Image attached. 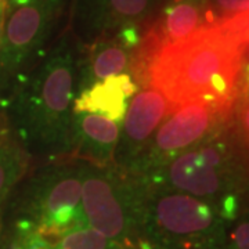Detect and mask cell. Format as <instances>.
Segmentation results:
<instances>
[{
    "label": "cell",
    "mask_w": 249,
    "mask_h": 249,
    "mask_svg": "<svg viewBox=\"0 0 249 249\" xmlns=\"http://www.w3.org/2000/svg\"><path fill=\"white\" fill-rule=\"evenodd\" d=\"M79 54L72 34H64L35 70L19 79L9 101L10 126L31 155L58 162L70 147Z\"/></svg>",
    "instance_id": "obj_1"
},
{
    "label": "cell",
    "mask_w": 249,
    "mask_h": 249,
    "mask_svg": "<svg viewBox=\"0 0 249 249\" xmlns=\"http://www.w3.org/2000/svg\"><path fill=\"white\" fill-rule=\"evenodd\" d=\"M245 47L217 22L184 40L158 50L148 86L160 90L175 108L191 101L231 107Z\"/></svg>",
    "instance_id": "obj_2"
},
{
    "label": "cell",
    "mask_w": 249,
    "mask_h": 249,
    "mask_svg": "<svg viewBox=\"0 0 249 249\" xmlns=\"http://www.w3.org/2000/svg\"><path fill=\"white\" fill-rule=\"evenodd\" d=\"M142 186L139 235L166 249H223L226 222L212 202Z\"/></svg>",
    "instance_id": "obj_3"
},
{
    "label": "cell",
    "mask_w": 249,
    "mask_h": 249,
    "mask_svg": "<svg viewBox=\"0 0 249 249\" xmlns=\"http://www.w3.org/2000/svg\"><path fill=\"white\" fill-rule=\"evenodd\" d=\"M136 178L144 186L184 193L216 206L230 194L240 196L247 181L231 145L219 134L178 155L160 170Z\"/></svg>",
    "instance_id": "obj_4"
},
{
    "label": "cell",
    "mask_w": 249,
    "mask_h": 249,
    "mask_svg": "<svg viewBox=\"0 0 249 249\" xmlns=\"http://www.w3.org/2000/svg\"><path fill=\"white\" fill-rule=\"evenodd\" d=\"M83 163L50 162L24 186L18 213L39 226L55 245L68 232L89 227L82 208Z\"/></svg>",
    "instance_id": "obj_5"
},
{
    "label": "cell",
    "mask_w": 249,
    "mask_h": 249,
    "mask_svg": "<svg viewBox=\"0 0 249 249\" xmlns=\"http://www.w3.org/2000/svg\"><path fill=\"white\" fill-rule=\"evenodd\" d=\"M142 186L116 168L83 163L82 208L89 227L124 245L139 235Z\"/></svg>",
    "instance_id": "obj_6"
},
{
    "label": "cell",
    "mask_w": 249,
    "mask_h": 249,
    "mask_svg": "<svg viewBox=\"0 0 249 249\" xmlns=\"http://www.w3.org/2000/svg\"><path fill=\"white\" fill-rule=\"evenodd\" d=\"M229 111V106L202 100L172 109L127 173L144 178L166 166L178 155L216 134Z\"/></svg>",
    "instance_id": "obj_7"
},
{
    "label": "cell",
    "mask_w": 249,
    "mask_h": 249,
    "mask_svg": "<svg viewBox=\"0 0 249 249\" xmlns=\"http://www.w3.org/2000/svg\"><path fill=\"white\" fill-rule=\"evenodd\" d=\"M67 0H32L9 10L0 43V91L21 79L57 27Z\"/></svg>",
    "instance_id": "obj_8"
},
{
    "label": "cell",
    "mask_w": 249,
    "mask_h": 249,
    "mask_svg": "<svg viewBox=\"0 0 249 249\" xmlns=\"http://www.w3.org/2000/svg\"><path fill=\"white\" fill-rule=\"evenodd\" d=\"M160 0H75L72 29L83 45L114 35L126 25H139L151 17Z\"/></svg>",
    "instance_id": "obj_9"
},
{
    "label": "cell",
    "mask_w": 249,
    "mask_h": 249,
    "mask_svg": "<svg viewBox=\"0 0 249 249\" xmlns=\"http://www.w3.org/2000/svg\"><path fill=\"white\" fill-rule=\"evenodd\" d=\"M175 107L160 90L151 86L130 98L115 151V166L129 172L140 158L154 133Z\"/></svg>",
    "instance_id": "obj_10"
},
{
    "label": "cell",
    "mask_w": 249,
    "mask_h": 249,
    "mask_svg": "<svg viewBox=\"0 0 249 249\" xmlns=\"http://www.w3.org/2000/svg\"><path fill=\"white\" fill-rule=\"evenodd\" d=\"M119 134L121 124L104 116L89 112L73 114L70 147L61 160L97 168L112 166Z\"/></svg>",
    "instance_id": "obj_11"
},
{
    "label": "cell",
    "mask_w": 249,
    "mask_h": 249,
    "mask_svg": "<svg viewBox=\"0 0 249 249\" xmlns=\"http://www.w3.org/2000/svg\"><path fill=\"white\" fill-rule=\"evenodd\" d=\"M213 24L209 0H168L150 31L160 49L178 43L196 31Z\"/></svg>",
    "instance_id": "obj_12"
},
{
    "label": "cell",
    "mask_w": 249,
    "mask_h": 249,
    "mask_svg": "<svg viewBox=\"0 0 249 249\" xmlns=\"http://www.w3.org/2000/svg\"><path fill=\"white\" fill-rule=\"evenodd\" d=\"M79 54L78 94L94 83L129 71L134 50L127 47L116 35L101 37Z\"/></svg>",
    "instance_id": "obj_13"
},
{
    "label": "cell",
    "mask_w": 249,
    "mask_h": 249,
    "mask_svg": "<svg viewBox=\"0 0 249 249\" xmlns=\"http://www.w3.org/2000/svg\"><path fill=\"white\" fill-rule=\"evenodd\" d=\"M140 88L127 72L109 76L76 94L72 111L73 114H96L122 124L130 98Z\"/></svg>",
    "instance_id": "obj_14"
},
{
    "label": "cell",
    "mask_w": 249,
    "mask_h": 249,
    "mask_svg": "<svg viewBox=\"0 0 249 249\" xmlns=\"http://www.w3.org/2000/svg\"><path fill=\"white\" fill-rule=\"evenodd\" d=\"M31 154L27 148L10 136L0 145V209L13 188L27 175Z\"/></svg>",
    "instance_id": "obj_15"
},
{
    "label": "cell",
    "mask_w": 249,
    "mask_h": 249,
    "mask_svg": "<svg viewBox=\"0 0 249 249\" xmlns=\"http://www.w3.org/2000/svg\"><path fill=\"white\" fill-rule=\"evenodd\" d=\"M53 247L34 220L19 216L13 224L6 249H53Z\"/></svg>",
    "instance_id": "obj_16"
},
{
    "label": "cell",
    "mask_w": 249,
    "mask_h": 249,
    "mask_svg": "<svg viewBox=\"0 0 249 249\" xmlns=\"http://www.w3.org/2000/svg\"><path fill=\"white\" fill-rule=\"evenodd\" d=\"M53 249H124V247L91 227H85L64 235Z\"/></svg>",
    "instance_id": "obj_17"
},
{
    "label": "cell",
    "mask_w": 249,
    "mask_h": 249,
    "mask_svg": "<svg viewBox=\"0 0 249 249\" xmlns=\"http://www.w3.org/2000/svg\"><path fill=\"white\" fill-rule=\"evenodd\" d=\"M223 249H249V213L235 220L229 234H226Z\"/></svg>",
    "instance_id": "obj_18"
},
{
    "label": "cell",
    "mask_w": 249,
    "mask_h": 249,
    "mask_svg": "<svg viewBox=\"0 0 249 249\" xmlns=\"http://www.w3.org/2000/svg\"><path fill=\"white\" fill-rule=\"evenodd\" d=\"M214 22L249 11V0H209Z\"/></svg>",
    "instance_id": "obj_19"
},
{
    "label": "cell",
    "mask_w": 249,
    "mask_h": 249,
    "mask_svg": "<svg viewBox=\"0 0 249 249\" xmlns=\"http://www.w3.org/2000/svg\"><path fill=\"white\" fill-rule=\"evenodd\" d=\"M124 247L126 249H166L163 248V247H160V245H158L157 242L148 240L144 235H136L133 240L126 242Z\"/></svg>",
    "instance_id": "obj_20"
},
{
    "label": "cell",
    "mask_w": 249,
    "mask_h": 249,
    "mask_svg": "<svg viewBox=\"0 0 249 249\" xmlns=\"http://www.w3.org/2000/svg\"><path fill=\"white\" fill-rule=\"evenodd\" d=\"M7 104L0 103V145L10 137V122L7 115Z\"/></svg>",
    "instance_id": "obj_21"
},
{
    "label": "cell",
    "mask_w": 249,
    "mask_h": 249,
    "mask_svg": "<svg viewBox=\"0 0 249 249\" xmlns=\"http://www.w3.org/2000/svg\"><path fill=\"white\" fill-rule=\"evenodd\" d=\"M247 97L244 100L240 109V121L242 124V129L249 139V94H245Z\"/></svg>",
    "instance_id": "obj_22"
},
{
    "label": "cell",
    "mask_w": 249,
    "mask_h": 249,
    "mask_svg": "<svg viewBox=\"0 0 249 249\" xmlns=\"http://www.w3.org/2000/svg\"><path fill=\"white\" fill-rule=\"evenodd\" d=\"M240 73L244 91H245V94H249V60L244 64V67H241Z\"/></svg>",
    "instance_id": "obj_23"
},
{
    "label": "cell",
    "mask_w": 249,
    "mask_h": 249,
    "mask_svg": "<svg viewBox=\"0 0 249 249\" xmlns=\"http://www.w3.org/2000/svg\"><path fill=\"white\" fill-rule=\"evenodd\" d=\"M7 13H9L7 3L6 4H1L0 6V43H1V37H3V31H4V24H6Z\"/></svg>",
    "instance_id": "obj_24"
},
{
    "label": "cell",
    "mask_w": 249,
    "mask_h": 249,
    "mask_svg": "<svg viewBox=\"0 0 249 249\" xmlns=\"http://www.w3.org/2000/svg\"><path fill=\"white\" fill-rule=\"evenodd\" d=\"M32 0H7V6H9V10L16 9L18 6H22V4H27Z\"/></svg>",
    "instance_id": "obj_25"
},
{
    "label": "cell",
    "mask_w": 249,
    "mask_h": 249,
    "mask_svg": "<svg viewBox=\"0 0 249 249\" xmlns=\"http://www.w3.org/2000/svg\"><path fill=\"white\" fill-rule=\"evenodd\" d=\"M1 230H3V220H1V209H0V235H1Z\"/></svg>",
    "instance_id": "obj_26"
},
{
    "label": "cell",
    "mask_w": 249,
    "mask_h": 249,
    "mask_svg": "<svg viewBox=\"0 0 249 249\" xmlns=\"http://www.w3.org/2000/svg\"><path fill=\"white\" fill-rule=\"evenodd\" d=\"M6 3H7V0H0V6L1 4H6Z\"/></svg>",
    "instance_id": "obj_27"
}]
</instances>
